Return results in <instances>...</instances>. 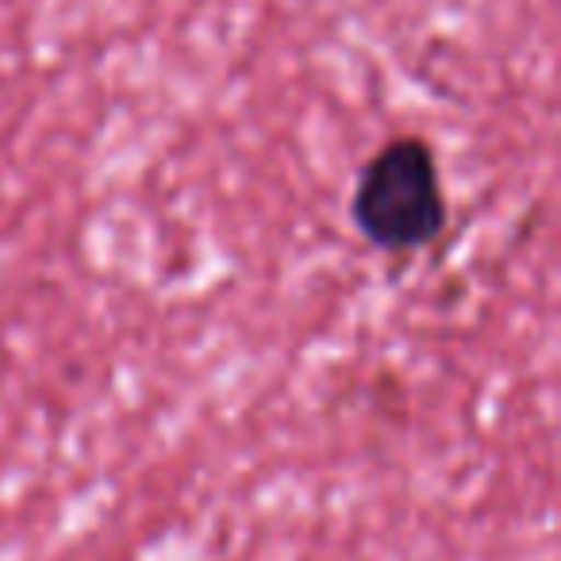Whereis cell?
I'll use <instances>...</instances> for the list:
<instances>
[{
	"label": "cell",
	"mask_w": 561,
	"mask_h": 561,
	"mask_svg": "<svg viewBox=\"0 0 561 561\" xmlns=\"http://www.w3.org/2000/svg\"><path fill=\"white\" fill-rule=\"evenodd\" d=\"M351 219L381 254L404 257L431 247L450 224V201L431 142L397 135L374 150L354 181Z\"/></svg>",
	"instance_id": "cell-1"
}]
</instances>
